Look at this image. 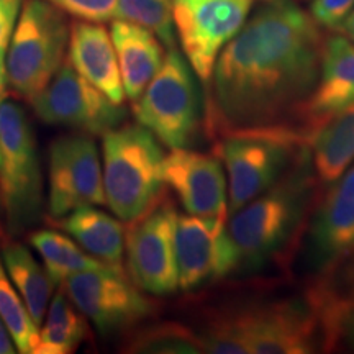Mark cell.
Here are the masks:
<instances>
[{"label": "cell", "instance_id": "obj_1", "mask_svg": "<svg viewBox=\"0 0 354 354\" xmlns=\"http://www.w3.org/2000/svg\"><path fill=\"white\" fill-rule=\"evenodd\" d=\"M320 25L294 0H271L233 37L212 74V107L221 130H281L304 109L320 76Z\"/></svg>", "mask_w": 354, "mask_h": 354}, {"label": "cell", "instance_id": "obj_2", "mask_svg": "<svg viewBox=\"0 0 354 354\" xmlns=\"http://www.w3.org/2000/svg\"><path fill=\"white\" fill-rule=\"evenodd\" d=\"M308 154L279 183L230 215L227 232L236 271H254L279 253L299 228L312 192Z\"/></svg>", "mask_w": 354, "mask_h": 354}, {"label": "cell", "instance_id": "obj_3", "mask_svg": "<svg viewBox=\"0 0 354 354\" xmlns=\"http://www.w3.org/2000/svg\"><path fill=\"white\" fill-rule=\"evenodd\" d=\"M317 336L315 312L284 300L221 317L198 339L212 354H308L317 351Z\"/></svg>", "mask_w": 354, "mask_h": 354}, {"label": "cell", "instance_id": "obj_4", "mask_svg": "<svg viewBox=\"0 0 354 354\" xmlns=\"http://www.w3.org/2000/svg\"><path fill=\"white\" fill-rule=\"evenodd\" d=\"M105 203L118 220L131 223L146 214L165 187V153L143 125H120L104 135Z\"/></svg>", "mask_w": 354, "mask_h": 354}, {"label": "cell", "instance_id": "obj_5", "mask_svg": "<svg viewBox=\"0 0 354 354\" xmlns=\"http://www.w3.org/2000/svg\"><path fill=\"white\" fill-rule=\"evenodd\" d=\"M71 25L46 0H24L6 57L7 86L32 102L64 64Z\"/></svg>", "mask_w": 354, "mask_h": 354}, {"label": "cell", "instance_id": "obj_6", "mask_svg": "<svg viewBox=\"0 0 354 354\" xmlns=\"http://www.w3.org/2000/svg\"><path fill=\"white\" fill-rule=\"evenodd\" d=\"M0 209L15 232L32 227L43 210V176L35 131L17 102H0Z\"/></svg>", "mask_w": 354, "mask_h": 354}, {"label": "cell", "instance_id": "obj_7", "mask_svg": "<svg viewBox=\"0 0 354 354\" xmlns=\"http://www.w3.org/2000/svg\"><path fill=\"white\" fill-rule=\"evenodd\" d=\"M133 115L167 148H187L196 138L201 127L196 77L176 48L167 53L143 94L133 100Z\"/></svg>", "mask_w": 354, "mask_h": 354}, {"label": "cell", "instance_id": "obj_8", "mask_svg": "<svg viewBox=\"0 0 354 354\" xmlns=\"http://www.w3.org/2000/svg\"><path fill=\"white\" fill-rule=\"evenodd\" d=\"M295 138L282 130L233 131L221 143L227 167L228 215L279 183L289 169Z\"/></svg>", "mask_w": 354, "mask_h": 354}, {"label": "cell", "instance_id": "obj_9", "mask_svg": "<svg viewBox=\"0 0 354 354\" xmlns=\"http://www.w3.org/2000/svg\"><path fill=\"white\" fill-rule=\"evenodd\" d=\"M253 0H172L176 33L190 68L209 84L221 50L246 24Z\"/></svg>", "mask_w": 354, "mask_h": 354}, {"label": "cell", "instance_id": "obj_10", "mask_svg": "<svg viewBox=\"0 0 354 354\" xmlns=\"http://www.w3.org/2000/svg\"><path fill=\"white\" fill-rule=\"evenodd\" d=\"M177 216L169 201H158L146 214L131 221L125 234L128 276L146 294L171 295L179 289Z\"/></svg>", "mask_w": 354, "mask_h": 354}, {"label": "cell", "instance_id": "obj_11", "mask_svg": "<svg viewBox=\"0 0 354 354\" xmlns=\"http://www.w3.org/2000/svg\"><path fill=\"white\" fill-rule=\"evenodd\" d=\"M30 104L41 122L86 135L104 136L120 127L127 115L123 105L115 104L92 86L69 61H64L53 81Z\"/></svg>", "mask_w": 354, "mask_h": 354}, {"label": "cell", "instance_id": "obj_12", "mask_svg": "<svg viewBox=\"0 0 354 354\" xmlns=\"http://www.w3.org/2000/svg\"><path fill=\"white\" fill-rule=\"evenodd\" d=\"M63 287L71 302L100 333L118 331L143 320L154 304L133 284L125 271L110 266L86 269L69 276Z\"/></svg>", "mask_w": 354, "mask_h": 354}, {"label": "cell", "instance_id": "obj_13", "mask_svg": "<svg viewBox=\"0 0 354 354\" xmlns=\"http://www.w3.org/2000/svg\"><path fill=\"white\" fill-rule=\"evenodd\" d=\"M104 172L94 140L87 135H64L50 148L48 209L53 218L88 205H104Z\"/></svg>", "mask_w": 354, "mask_h": 354}, {"label": "cell", "instance_id": "obj_14", "mask_svg": "<svg viewBox=\"0 0 354 354\" xmlns=\"http://www.w3.org/2000/svg\"><path fill=\"white\" fill-rule=\"evenodd\" d=\"M179 289L194 290L236 271V254L227 232V218L179 215L176 227Z\"/></svg>", "mask_w": 354, "mask_h": 354}, {"label": "cell", "instance_id": "obj_15", "mask_svg": "<svg viewBox=\"0 0 354 354\" xmlns=\"http://www.w3.org/2000/svg\"><path fill=\"white\" fill-rule=\"evenodd\" d=\"M162 177L189 215L227 218V174L216 158L174 148L165 158Z\"/></svg>", "mask_w": 354, "mask_h": 354}, {"label": "cell", "instance_id": "obj_16", "mask_svg": "<svg viewBox=\"0 0 354 354\" xmlns=\"http://www.w3.org/2000/svg\"><path fill=\"white\" fill-rule=\"evenodd\" d=\"M68 61L84 79L123 105L122 74L110 32L102 24L76 20L71 24Z\"/></svg>", "mask_w": 354, "mask_h": 354}, {"label": "cell", "instance_id": "obj_17", "mask_svg": "<svg viewBox=\"0 0 354 354\" xmlns=\"http://www.w3.org/2000/svg\"><path fill=\"white\" fill-rule=\"evenodd\" d=\"M354 105V43L346 37L325 41L320 76L304 105V115L313 128Z\"/></svg>", "mask_w": 354, "mask_h": 354}, {"label": "cell", "instance_id": "obj_18", "mask_svg": "<svg viewBox=\"0 0 354 354\" xmlns=\"http://www.w3.org/2000/svg\"><path fill=\"white\" fill-rule=\"evenodd\" d=\"M354 248V167L335 180L310 230V258L325 264Z\"/></svg>", "mask_w": 354, "mask_h": 354}, {"label": "cell", "instance_id": "obj_19", "mask_svg": "<svg viewBox=\"0 0 354 354\" xmlns=\"http://www.w3.org/2000/svg\"><path fill=\"white\" fill-rule=\"evenodd\" d=\"M110 37L117 53L125 97L133 102L143 94L161 69L166 57L165 48L156 35L125 20L112 21Z\"/></svg>", "mask_w": 354, "mask_h": 354}, {"label": "cell", "instance_id": "obj_20", "mask_svg": "<svg viewBox=\"0 0 354 354\" xmlns=\"http://www.w3.org/2000/svg\"><path fill=\"white\" fill-rule=\"evenodd\" d=\"M55 220L57 227L88 254L117 271H123L125 230L117 218L88 205Z\"/></svg>", "mask_w": 354, "mask_h": 354}, {"label": "cell", "instance_id": "obj_21", "mask_svg": "<svg viewBox=\"0 0 354 354\" xmlns=\"http://www.w3.org/2000/svg\"><path fill=\"white\" fill-rule=\"evenodd\" d=\"M310 146L317 177L322 183L333 184L354 161V105L317 127Z\"/></svg>", "mask_w": 354, "mask_h": 354}, {"label": "cell", "instance_id": "obj_22", "mask_svg": "<svg viewBox=\"0 0 354 354\" xmlns=\"http://www.w3.org/2000/svg\"><path fill=\"white\" fill-rule=\"evenodd\" d=\"M10 281L19 290L38 328L46 315L56 282L46 268L35 259L28 248L15 241H6L0 253Z\"/></svg>", "mask_w": 354, "mask_h": 354}, {"label": "cell", "instance_id": "obj_23", "mask_svg": "<svg viewBox=\"0 0 354 354\" xmlns=\"http://www.w3.org/2000/svg\"><path fill=\"white\" fill-rule=\"evenodd\" d=\"M79 310L71 302L63 284L48 307L39 325L38 343L35 354H71L81 346L87 335V323Z\"/></svg>", "mask_w": 354, "mask_h": 354}, {"label": "cell", "instance_id": "obj_24", "mask_svg": "<svg viewBox=\"0 0 354 354\" xmlns=\"http://www.w3.org/2000/svg\"><path fill=\"white\" fill-rule=\"evenodd\" d=\"M30 243L41 256L43 266L56 284H63L66 279L76 272L107 266L82 250L73 238L53 230L32 233Z\"/></svg>", "mask_w": 354, "mask_h": 354}, {"label": "cell", "instance_id": "obj_25", "mask_svg": "<svg viewBox=\"0 0 354 354\" xmlns=\"http://www.w3.org/2000/svg\"><path fill=\"white\" fill-rule=\"evenodd\" d=\"M0 318L10 331L17 351L21 354L33 353L38 343L39 328L30 315L19 290L8 277L2 258H0Z\"/></svg>", "mask_w": 354, "mask_h": 354}, {"label": "cell", "instance_id": "obj_26", "mask_svg": "<svg viewBox=\"0 0 354 354\" xmlns=\"http://www.w3.org/2000/svg\"><path fill=\"white\" fill-rule=\"evenodd\" d=\"M113 19L143 26L156 35L167 50L176 48L172 0H118Z\"/></svg>", "mask_w": 354, "mask_h": 354}, {"label": "cell", "instance_id": "obj_27", "mask_svg": "<svg viewBox=\"0 0 354 354\" xmlns=\"http://www.w3.org/2000/svg\"><path fill=\"white\" fill-rule=\"evenodd\" d=\"M135 348H138L135 351L145 353H203L198 336L177 326L154 330L153 333L141 336Z\"/></svg>", "mask_w": 354, "mask_h": 354}, {"label": "cell", "instance_id": "obj_28", "mask_svg": "<svg viewBox=\"0 0 354 354\" xmlns=\"http://www.w3.org/2000/svg\"><path fill=\"white\" fill-rule=\"evenodd\" d=\"M76 20L105 24L115 15L118 0H46Z\"/></svg>", "mask_w": 354, "mask_h": 354}, {"label": "cell", "instance_id": "obj_29", "mask_svg": "<svg viewBox=\"0 0 354 354\" xmlns=\"http://www.w3.org/2000/svg\"><path fill=\"white\" fill-rule=\"evenodd\" d=\"M354 8V0H313L310 15L320 26L336 30Z\"/></svg>", "mask_w": 354, "mask_h": 354}, {"label": "cell", "instance_id": "obj_30", "mask_svg": "<svg viewBox=\"0 0 354 354\" xmlns=\"http://www.w3.org/2000/svg\"><path fill=\"white\" fill-rule=\"evenodd\" d=\"M24 0H0V76L6 77V57ZM7 82V81H6Z\"/></svg>", "mask_w": 354, "mask_h": 354}, {"label": "cell", "instance_id": "obj_31", "mask_svg": "<svg viewBox=\"0 0 354 354\" xmlns=\"http://www.w3.org/2000/svg\"><path fill=\"white\" fill-rule=\"evenodd\" d=\"M342 336L346 343V346L354 351V305L348 313H344L342 322Z\"/></svg>", "mask_w": 354, "mask_h": 354}, {"label": "cell", "instance_id": "obj_32", "mask_svg": "<svg viewBox=\"0 0 354 354\" xmlns=\"http://www.w3.org/2000/svg\"><path fill=\"white\" fill-rule=\"evenodd\" d=\"M13 353H19L17 351L15 342H13L10 331L6 326L2 318H0V354H13Z\"/></svg>", "mask_w": 354, "mask_h": 354}, {"label": "cell", "instance_id": "obj_33", "mask_svg": "<svg viewBox=\"0 0 354 354\" xmlns=\"http://www.w3.org/2000/svg\"><path fill=\"white\" fill-rule=\"evenodd\" d=\"M336 30H338L343 37H346L348 39H351V41L354 43V8L348 13L346 19L342 21V25H339Z\"/></svg>", "mask_w": 354, "mask_h": 354}, {"label": "cell", "instance_id": "obj_34", "mask_svg": "<svg viewBox=\"0 0 354 354\" xmlns=\"http://www.w3.org/2000/svg\"><path fill=\"white\" fill-rule=\"evenodd\" d=\"M6 86H7V82H6V77H2V76H0V102L3 100V92H6Z\"/></svg>", "mask_w": 354, "mask_h": 354}]
</instances>
